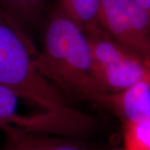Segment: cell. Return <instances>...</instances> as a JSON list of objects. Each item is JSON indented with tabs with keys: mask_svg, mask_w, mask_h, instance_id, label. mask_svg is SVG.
Here are the masks:
<instances>
[{
	"mask_svg": "<svg viewBox=\"0 0 150 150\" xmlns=\"http://www.w3.org/2000/svg\"><path fill=\"white\" fill-rule=\"evenodd\" d=\"M34 64L39 74L63 93L107 106L109 93L94 75L86 33L60 5L50 14L43 49L35 54Z\"/></svg>",
	"mask_w": 150,
	"mask_h": 150,
	"instance_id": "cell-1",
	"label": "cell"
},
{
	"mask_svg": "<svg viewBox=\"0 0 150 150\" xmlns=\"http://www.w3.org/2000/svg\"><path fill=\"white\" fill-rule=\"evenodd\" d=\"M45 0H0V8L13 22L33 24L41 18Z\"/></svg>",
	"mask_w": 150,
	"mask_h": 150,
	"instance_id": "cell-9",
	"label": "cell"
},
{
	"mask_svg": "<svg viewBox=\"0 0 150 150\" xmlns=\"http://www.w3.org/2000/svg\"><path fill=\"white\" fill-rule=\"evenodd\" d=\"M30 40L0 8V84L48 111L69 112L65 95L39 74Z\"/></svg>",
	"mask_w": 150,
	"mask_h": 150,
	"instance_id": "cell-2",
	"label": "cell"
},
{
	"mask_svg": "<svg viewBox=\"0 0 150 150\" xmlns=\"http://www.w3.org/2000/svg\"><path fill=\"white\" fill-rule=\"evenodd\" d=\"M94 75L108 93H116L150 74L149 59L130 51L100 27L86 33Z\"/></svg>",
	"mask_w": 150,
	"mask_h": 150,
	"instance_id": "cell-3",
	"label": "cell"
},
{
	"mask_svg": "<svg viewBox=\"0 0 150 150\" xmlns=\"http://www.w3.org/2000/svg\"><path fill=\"white\" fill-rule=\"evenodd\" d=\"M1 150H87L79 143L62 136L38 133H15L8 135Z\"/></svg>",
	"mask_w": 150,
	"mask_h": 150,
	"instance_id": "cell-7",
	"label": "cell"
},
{
	"mask_svg": "<svg viewBox=\"0 0 150 150\" xmlns=\"http://www.w3.org/2000/svg\"><path fill=\"white\" fill-rule=\"evenodd\" d=\"M123 123L124 150H150V120Z\"/></svg>",
	"mask_w": 150,
	"mask_h": 150,
	"instance_id": "cell-10",
	"label": "cell"
},
{
	"mask_svg": "<svg viewBox=\"0 0 150 150\" xmlns=\"http://www.w3.org/2000/svg\"><path fill=\"white\" fill-rule=\"evenodd\" d=\"M106 108L122 122L150 120V74L116 93H109Z\"/></svg>",
	"mask_w": 150,
	"mask_h": 150,
	"instance_id": "cell-6",
	"label": "cell"
},
{
	"mask_svg": "<svg viewBox=\"0 0 150 150\" xmlns=\"http://www.w3.org/2000/svg\"><path fill=\"white\" fill-rule=\"evenodd\" d=\"M112 150H122V149H112Z\"/></svg>",
	"mask_w": 150,
	"mask_h": 150,
	"instance_id": "cell-12",
	"label": "cell"
},
{
	"mask_svg": "<svg viewBox=\"0 0 150 150\" xmlns=\"http://www.w3.org/2000/svg\"><path fill=\"white\" fill-rule=\"evenodd\" d=\"M80 127L78 112L45 110L0 84V129L7 135L38 133L69 137L78 134Z\"/></svg>",
	"mask_w": 150,
	"mask_h": 150,
	"instance_id": "cell-4",
	"label": "cell"
},
{
	"mask_svg": "<svg viewBox=\"0 0 150 150\" xmlns=\"http://www.w3.org/2000/svg\"><path fill=\"white\" fill-rule=\"evenodd\" d=\"M140 5L147 11L150 12V0H136Z\"/></svg>",
	"mask_w": 150,
	"mask_h": 150,
	"instance_id": "cell-11",
	"label": "cell"
},
{
	"mask_svg": "<svg viewBox=\"0 0 150 150\" xmlns=\"http://www.w3.org/2000/svg\"><path fill=\"white\" fill-rule=\"evenodd\" d=\"M98 22L115 42L149 59L150 12L136 0H100Z\"/></svg>",
	"mask_w": 150,
	"mask_h": 150,
	"instance_id": "cell-5",
	"label": "cell"
},
{
	"mask_svg": "<svg viewBox=\"0 0 150 150\" xmlns=\"http://www.w3.org/2000/svg\"><path fill=\"white\" fill-rule=\"evenodd\" d=\"M61 8L85 33L99 27L100 0H59Z\"/></svg>",
	"mask_w": 150,
	"mask_h": 150,
	"instance_id": "cell-8",
	"label": "cell"
}]
</instances>
